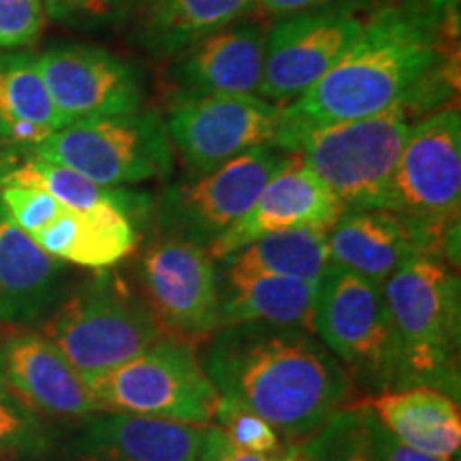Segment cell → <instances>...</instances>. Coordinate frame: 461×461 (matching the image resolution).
I'll list each match as a JSON object with an SVG mask.
<instances>
[{
	"mask_svg": "<svg viewBox=\"0 0 461 461\" xmlns=\"http://www.w3.org/2000/svg\"><path fill=\"white\" fill-rule=\"evenodd\" d=\"M199 359L221 397L267 420L285 442L312 434L357 395L342 363L302 327H221L201 342Z\"/></svg>",
	"mask_w": 461,
	"mask_h": 461,
	"instance_id": "cell-2",
	"label": "cell"
},
{
	"mask_svg": "<svg viewBox=\"0 0 461 461\" xmlns=\"http://www.w3.org/2000/svg\"><path fill=\"white\" fill-rule=\"evenodd\" d=\"M84 380L135 359L165 336L137 291L107 269L75 288L41 322V331Z\"/></svg>",
	"mask_w": 461,
	"mask_h": 461,
	"instance_id": "cell-4",
	"label": "cell"
},
{
	"mask_svg": "<svg viewBox=\"0 0 461 461\" xmlns=\"http://www.w3.org/2000/svg\"><path fill=\"white\" fill-rule=\"evenodd\" d=\"M411 105L400 103L370 118L305 131L291 154L331 190L344 212L387 210L391 180L412 126Z\"/></svg>",
	"mask_w": 461,
	"mask_h": 461,
	"instance_id": "cell-5",
	"label": "cell"
},
{
	"mask_svg": "<svg viewBox=\"0 0 461 461\" xmlns=\"http://www.w3.org/2000/svg\"><path fill=\"white\" fill-rule=\"evenodd\" d=\"M205 428L96 412L65 442L62 461H197Z\"/></svg>",
	"mask_w": 461,
	"mask_h": 461,
	"instance_id": "cell-17",
	"label": "cell"
},
{
	"mask_svg": "<svg viewBox=\"0 0 461 461\" xmlns=\"http://www.w3.org/2000/svg\"><path fill=\"white\" fill-rule=\"evenodd\" d=\"M461 118L442 109L411 126L389 188L387 210L417 224L448 252L459 240Z\"/></svg>",
	"mask_w": 461,
	"mask_h": 461,
	"instance_id": "cell-9",
	"label": "cell"
},
{
	"mask_svg": "<svg viewBox=\"0 0 461 461\" xmlns=\"http://www.w3.org/2000/svg\"><path fill=\"white\" fill-rule=\"evenodd\" d=\"M363 406H366V403H363ZM367 420H370L372 442H374V448H376L378 461H457V459L434 457V455H425V453L417 451V448L403 445V442L397 440V438L391 434V431L384 428V425L380 423L376 417H374V412L370 411V408H367Z\"/></svg>",
	"mask_w": 461,
	"mask_h": 461,
	"instance_id": "cell-34",
	"label": "cell"
},
{
	"mask_svg": "<svg viewBox=\"0 0 461 461\" xmlns=\"http://www.w3.org/2000/svg\"><path fill=\"white\" fill-rule=\"evenodd\" d=\"M67 126L51 101L37 56H0V141L15 146H39Z\"/></svg>",
	"mask_w": 461,
	"mask_h": 461,
	"instance_id": "cell-25",
	"label": "cell"
},
{
	"mask_svg": "<svg viewBox=\"0 0 461 461\" xmlns=\"http://www.w3.org/2000/svg\"><path fill=\"white\" fill-rule=\"evenodd\" d=\"M331 263L383 286L403 263L440 246L423 229L391 210L344 212L327 230Z\"/></svg>",
	"mask_w": 461,
	"mask_h": 461,
	"instance_id": "cell-18",
	"label": "cell"
},
{
	"mask_svg": "<svg viewBox=\"0 0 461 461\" xmlns=\"http://www.w3.org/2000/svg\"><path fill=\"white\" fill-rule=\"evenodd\" d=\"M67 265L0 210V325L43 322L65 299Z\"/></svg>",
	"mask_w": 461,
	"mask_h": 461,
	"instance_id": "cell-20",
	"label": "cell"
},
{
	"mask_svg": "<svg viewBox=\"0 0 461 461\" xmlns=\"http://www.w3.org/2000/svg\"><path fill=\"white\" fill-rule=\"evenodd\" d=\"M137 39L149 54L173 58L207 34L244 20L255 0H137Z\"/></svg>",
	"mask_w": 461,
	"mask_h": 461,
	"instance_id": "cell-24",
	"label": "cell"
},
{
	"mask_svg": "<svg viewBox=\"0 0 461 461\" xmlns=\"http://www.w3.org/2000/svg\"><path fill=\"white\" fill-rule=\"evenodd\" d=\"M255 3L263 11L272 15H297L305 14V11H314L330 7V5L338 3V0H255Z\"/></svg>",
	"mask_w": 461,
	"mask_h": 461,
	"instance_id": "cell-36",
	"label": "cell"
},
{
	"mask_svg": "<svg viewBox=\"0 0 461 461\" xmlns=\"http://www.w3.org/2000/svg\"><path fill=\"white\" fill-rule=\"evenodd\" d=\"M265 28L240 20L207 34L173 56L171 75L180 90L258 96L263 82Z\"/></svg>",
	"mask_w": 461,
	"mask_h": 461,
	"instance_id": "cell-19",
	"label": "cell"
},
{
	"mask_svg": "<svg viewBox=\"0 0 461 461\" xmlns=\"http://www.w3.org/2000/svg\"><path fill=\"white\" fill-rule=\"evenodd\" d=\"M293 158L295 154L278 146H261L214 171L169 184L152 210L160 233L207 248L250 210Z\"/></svg>",
	"mask_w": 461,
	"mask_h": 461,
	"instance_id": "cell-11",
	"label": "cell"
},
{
	"mask_svg": "<svg viewBox=\"0 0 461 461\" xmlns=\"http://www.w3.org/2000/svg\"><path fill=\"white\" fill-rule=\"evenodd\" d=\"M197 461H276V459L267 457V455L244 451V448L230 445L229 438L224 436L216 425H210V428H205L203 431V440H201Z\"/></svg>",
	"mask_w": 461,
	"mask_h": 461,
	"instance_id": "cell-35",
	"label": "cell"
},
{
	"mask_svg": "<svg viewBox=\"0 0 461 461\" xmlns=\"http://www.w3.org/2000/svg\"><path fill=\"white\" fill-rule=\"evenodd\" d=\"M314 333L353 380L363 397L393 391L397 350L383 286L327 265L319 280Z\"/></svg>",
	"mask_w": 461,
	"mask_h": 461,
	"instance_id": "cell-7",
	"label": "cell"
},
{
	"mask_svg": "<svg viewBox=\"0 0 461 461\" xmlns=\"http://www.w3.org/2000/svg\"><path fill=\"white\" fill-rule=\"evenodd\" d=\"M366 22L353 5L288 15L265 34L258 96L286 107L305 95L348 50Z\"/></svg>",
	"mask_w": 461,
	"mask_h": 461,
	"instance_id": "cell-13",
	"label": "cell"
},
{
	"mask_svg": "<svg viewBox=\"0 0 461 461\" xmlns=\"http://www.w3.org/2000/svg\"><path fill=\"white\" fill-rule=\"evenodd\" d=\"M0 210L15 227L32 235L48 227L65 210V205L41 188L7 184V186H0Z\"/></svg>",
	"mask_w": 461,
	"mask_h": 461,
	"instance_id": "cell-31",
	"label": "cell"
},
{
	"mask_svg": "<svg viewBox=\"0 0 461 461\" xmlns=\"http://www.w3.org/2000/svg\"><path fill=\"white\" fill-rule=\"evenodd\" d=\"M7 184L41 188L68 210H92V207L105 203L115 205L140 224L146 222L154 210L152 197L148 193L101 186V184L84 177L82 173L45 160L28 149L24 160H0V186H7Z\"/></svg>",
	"mask_w": 461,
	"mask_h": 461,
	"instance_id": "cell-26",
	"label": "cell"
},
{
	"mask_svg": "<svg viewBox=\"0 0 461 461\" xmlns=\"http://www.w3.org/2000/svg\"><path fill=\"white\" fill-rule=\"evenodd\" d=\"M137 0H43L45 14L75 28H109L135 11Z\"/></svg>",
	"mask_w": 461,
	"mask_h": 461,
	"instance_id": "cell-32",
	"label": "cell"
},
{
	"mask_svg": "<svg viewBox=\"0 0 461 461\" xmlns=\"http://www.w3.org/2000/svg\"><path fill=\"white\" fill-rule=\"evenodd\" d=\"M28 152L112 188L167 180L173 173L165 118L143 109L67 124Z\"/></svg>",
	"mask_w": 461,
	"mask_h": 461,
	"instance_id": "cell-8",
	"label": "cell"
},
{
	"mask_svg": "<svg viewBox=\"0 0 461 461\" xmlns=\"http://www.w3.org/2000/svg\"><path fill=\"white\" fill-rule=\"evenodd\" d=\"M51 447L48 425L9 391L0 393V461L41 457Z\"/></svg>",
	"mask_w": 461,
	"mask_h": 461,
	"instance_id": "cell-29",
	"label": "cell"
},
{
	"mask_svg": "<svg viewBox=\"0 0 461 461\" xmlns=\"http://www.w3.org/2000/svg\"><path fill=\"white\" fill-rule=\"evenodd\" d=\"M37 65L67 124L135 113L146 101L141 68L95 45H58Z\"/></svg>",
	"mask_w": 461,
	"mask_h": 461,
	"instance_id": "cell-14",
	"label": "cell"
},
{
	"mask_svg": "<svg viewBox=\"0 0 461 461\" xmlns=\"http://www.w3.org/2000/svg\"><path fill=\"white\" fill-rule=\"evenodd\" d=\"M229 274H263L319 282L331 263L325 229H288L263 235L222 258Z\"/></svg>",
	"mask_w": 461,
	"mask_h": 461,
	"instance_id": "cell-27",
	"label": "cell"
},
{
	"mask_svg": "<svg viewBox=\"0 0 461 461\" xmlns=\"http://www.w3.org/2000/svg\"><path fill=\"white\" fill-rule=\"evenodd\" d=\"M276 461H378L367 408L357 400L302 440L285 442Z\"/></svg>",
	"mask_w": 461,
	"mask_h": 461,
	"instance_id": "cell-28",
	"label": "cell"
},
{
	"mask_svg": "<svg viewBox=\"0 0 461 461\" xmlns=\"http://www.w3.org/2000/svg\"><path fill=\"white\" fill-rule=\"evenodd\" d=\"M165 126L188 176H201L255 148H280L286 120L285 107L261 96L180 90L171 96Z\"/></svg>",
	"mask_w": 461,
	"mask_h": 461,
	"instance_id": "cell-10",
	"label": "cell"
},
{
	"mask_svg": "<svg viewBox=\"0 0 461 461\" xmlns=\"http://www.w3.org/2000/svg\"><path fill=\"white\" fill-rule=\"evenodd\" d=\"M397 350L395 389L428 384L459 400V274L440 252L403 263L383 285Z\"/></svg>",
	"mask_w": 461,
	"mask_h": 461,
	"instance_id": "cell-3",
	"label": "cell"
},
{
	"mask_svg": "<svg viewBox=\"0 0 461 461\" xmlns=\"http://www.w3.org/2000/svg\"><path fill=\"white\" fill-rule=\"evenodd\" d=\"M3 391H7V387H5V378H3V370H0V393H3Z\"/></svg>",
	"mask_w": 461,
	"mask_h": 461,
	"instance_id": "cell-37",
	"label": "cell"
},
{
	"mask_svg": "<svg viewBox=\"0 0 461 461\" xmlns=\"http://www.w3.org/2000/svg\"><path fill=\"white\" fill-rule=\"evenodd\" d=\"M212 425H216L229 438L230 445L244 448V451L278 459L282 448H285V440H282L278 431L267 420L248 411V408H241L238 403L224 400V397H221V402H218L214 423Z\"/></svg>",
	"mask_w": 461,
	"mask_h": 461,
	"instance_id": "cell-30",
	"label": "cell"
},
{
	"mask_svg": "<svg viewBox=\"0 0 461 461\" xmlns=\"http://www.w3.org/2000/svg\"><path fill=\"white\" fill-rule=\"evenodd\" d=\"M344 207L330 188L314 173L299 163L297 154L291 165L276 173L261 190L255 203L233 227L224 230L207 246L214 258H227L240 248L263 235L288 229H325L330 230Z\"/></svg>",
	"mask_w": 461,
	"mask_h": 461,
	"instance_id": "cell-16",
	"label": "cell"
},
{
	"mask_svg": "<svg viewBox=\"0 0 461 461\" xmlns=\"http://www.w3.org/2000/svg\"><path fill=\"white\" fill-rule=\"evenodd\" d=\"M43 20V0H0V50L37 41Z\"/></svg>",
	"mask_w": 461,
	"mask_h": 461,
	"instance_id": "cell-33",
	"label": "cell"
},
{
	"mask_svg": "<svg viewBox=\"0 0 461 461\" xmlns=\"http://www.w3.org/2000/svg\"><path fill=\"white\" fill-rule=\"evenodd\" d=\"M5 387L41 419L82 420L101 412L88 383L43 333L20 330L0 339Z\"/></svg>",
	"mask_w": 461,
	"mask_h": 461,
	"instance_id": "cell-15",
	"label": "cell"
},
{
	"mask_svg": "<svg viewBox=\"0 0 461 461\" xmlns=\"http://www.w3.org/2000/svg\"><path fill=\"white\" fill-rule=\"evenodd\" d=\"M31 238L51 257L90 269H109L140 246V222L115 205L65 210Z\"/></svg>",
	"mask_w": 461,
	"mask_h": 461,
	"instance_id": "cell-21",
	"label": "cell"
},
{
	"mask_svg": "<svg viewBox=\"0 0 461 461\" xmlns=\"http://www.w3.org/2000/svg\"><path fill=\"white\" fill-rule=\"evenodd\" d=\"M218 280V330L240 322H263L314 331L319 282L229 272H222V278Z\"/></svg>",
	"mask_w": 461,
	"mask_h": 461,
	"instance_id": "cell-23",
	"label": "cell"
},
{
	"mask_svg": "<svg viewBox=\"0 0 461 461\" xmlns=\"http://www.w3.org/2000/svg\"><path fill=\"white\" fill-rule=\"evenodd\" d=\"M101 412L210 428L221 393L201 366L197 346L163 336L135 359L86 380Z\"/></svg>",
	"mask_w": 461,
	"mask_h": 461,
	"instance_id": "cell-6",
	"label": "cell"
},
{
	"mask_svg": "<svg viewBox=\"0 0 461 461\" xmlns=\"http://www.w3.org/2000/svg\"><path fill=\"white\" fill-rule=\"evenodd\" d=\"M459 15L442 20L417 0L376 11L336 65L295 103L285 107L280 148L291 152L299 135L319 126L348 122L417 103L440 77Z\"/></svg>",
	"mask_w": 461,
	"mask_h": 461,
	"instance_id": "cell-1",
	"label": "cell"
},
{
	"mask_svg": "<svg viewBox=\"0 0 461 461\" xmlns=\"http://www.w3.org/2000/svg\"><path fill=\"white\" fill-rule=\"evenodd\" d=\"M221 276L205 246L158 238L137 263L140 295L165 336L190 344L218 331Z\"/></svg>",
	"mask_w": 461,
	"mask_h": 461,
	"instance_id": "cell-12",
	"label": "cell"
},
{
	"mask_svg": "<svg viewBox=\"0 0 461 461\" xmlns=\"http://www.w3.org/2000/svg\"><path fill=\"white\" fill-rule=\"evenodd\" d=\"M380 423L403 445L425 455L457 459L461 447L459 400L445 391L417 384L361 397Z\"/></svg>",
	"mask_w": 461,
	"mask_h": 461,
	"instance_id": "cell-22",
	"label": "cell"
}]
</instances>
